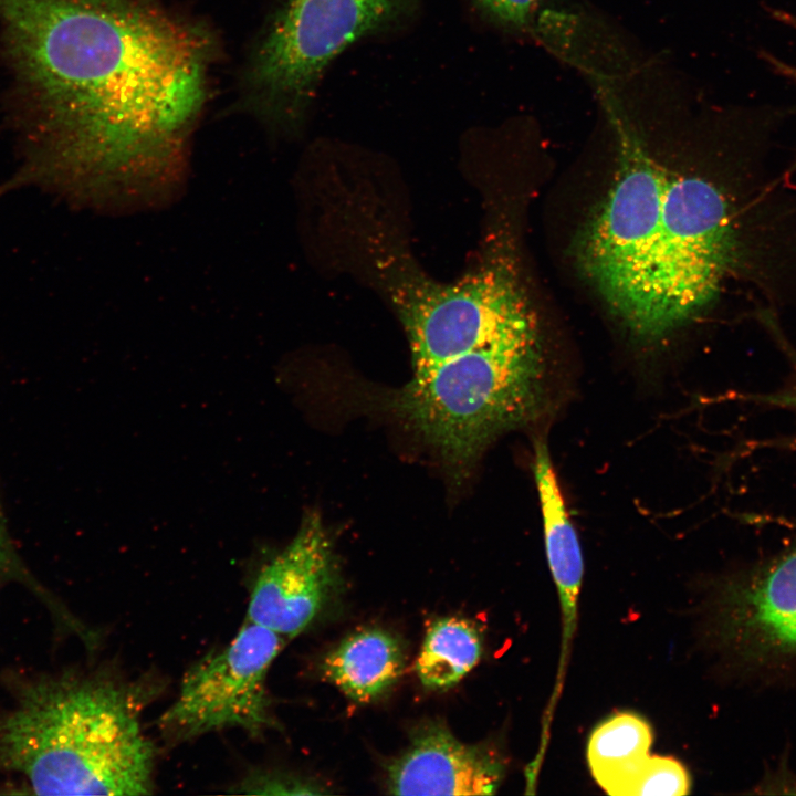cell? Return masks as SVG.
I'll return each mask as SVG.
<instances>
[{
    "label": "cell",
    "mask_w": 796,
    "mask_h": 796,
    "mask_svg": "<svg viewBox=\"0 0 796 796\" xmlns=\"http://www.w3.org/2000/svg\"><path fill=\"white\" fill-rule=\"evenodd\" d=\"M0 53L45 178L115 207L176 195L206 92L201 30L149 0H0Z\"/></svg>",
    "instance_id": "1"
},
{
    "label": "cell",
    "mask_w": 796,
    "mask_h": 796,
    "mask_svg": "<svg viewBox=\"0 0 796 796\" xmlns=\"http://www.w3.org/2000/svg\"><path fill=\"white\" fill-rule=\"evenodd\" d=\"M619 169L578 241L579 264L637 336L658 339L699 315L739 265L735 208L714 182L667 171L614 97L605 100Z\"/></svg>",
    "instance_id": "2"
},
{
    "label": "cell",
    "mask_w": 796,
    "mask_h": 796,
    "mask_svg": "<svg viewBox=\"0 0 796 796\" xmlns=\"http://www.w3.org/2000/svg\"><path fill=\"white\" fill-rule=\"evenodd\" d=\"M0 773L38 795H149L156 750L143 732L145 687L107 672H9Z\"/></svg>",
    "instance_id": "3"
},
{
    "label": "cell",
    "mask_w": 796,
    "mask_h": 796,
    "mask_svg": "<svg viewBox=\"0 0 796 796\" xmlns=\"http://www.w3.org/2000/svg\"><path fill=\"white\" fill-rule=\"evenodd\" d=\"M545 384L538 334L525 335L413 375L388 407L460 472L500 433L541 413Z\"/></svg>",
    "instance_id": "4"
},
{
    "label": "cell",
    "mask_w": 796,
    "mask_h": 796,
    "mask_svg": "<svg viewBox=\"0 0 796 796\" xmlns=\"http://www.w3.org/2000/svg\"><path fill=\"white\" fill-rule=\"evenodd\" d=\"M404 255L389 249L375 258L371 273L406 331L413 375L495 342L537 332L504 264L489 261L458 281L440 283Z\"/></svg>",
    "instance_id": "5"
},
{
    "label": "cell",
    "mask_w": 796,
    "mask_h": 796,
    "mask_svg": "<svg viewBox=\"0 0 796 796\" xmlns=\"http://www.w3.org/2000/svg\"><path fill=\"white\" fill-rule=\"evenodd\" d=\"M402 0H289L258 49L251 82L276 114L295 116L331 61L373 32Z\"/></svg>",
    "instance_id": "6"
},
{
    "label": "cell",
    "mask_w": 796,
    "mask_h": 796,
    "mask_svg": "<svg viewBox=\"0 0 796 796\" xmlns=\"http://www.w3.org/2000/svg\"><path fill=\"white\" fill-rule=\"evenodd\" d=\"M284 645L273 630L245 620L233 639L195 662L184 674L159 726L174 741L224 729L258 737L277 723L266 677Z\"/></svg>",
    "instance_id": "7"
},
{
    "label": "cell",
    "mask_w": 796,
    "mask_h": 796,
    "mask_svg": "<svg viewBox=\"0 0 796 796\" xmlns=\"http://www.w3.org/2000/svg\"><path fill=\"white\" fill-rule=\"evenodd\" d=\"M337 578L327 531L320 515L307 514L292 541L258 572L247 620L293 638L324 609Z\"/></svg>",
    "instance_id": "8"
},
{
    "label": "cell",
    "mask_w": 796,
    "mask_h": 796,
    "mask_svg": "<svg viewBox=\"0 0 796 796\" xmlns=\"http://www.w3.org/2000/svg\"><path fill=\"white\" fill-rule=\"evenodd\" d=\"M713 628L718 640L742 658L796 654V544L722 587Z\"/></svg>",
    "instance_id": "9"
},
{
    "label": "cell",
    "mask_w": 796,
    "mask_h": 796,
    "mask_svg": "<svg viewBox=\"0 0 796 796\" xmlns=\"http://www.w3.org/2000/svg\"><path fill=\"white\" fill-rule=\"evenodd\" d=\"M503 774L494 750L464 744L436 722L419 726L387 767L388 789L395 795H492Z\"/></svg>",
    "instance_id": "10"
},
{
    "label": "cell",
    "mask_w": 796,
    "mask_h": 796,
    "mask_svg": "<svg viewBox=\"0 0 796 796\" xmlns=\"http://www.w3.org/2000/svg\"><path fill=\"white\" fill-rule=\"evenodd\" d=\"M533 472L538 491L548 566L557 586L563 620V658L574 633L583 578V556L545 439L534 440Z\"/></svg>",
    "instance_id": "11"
},
{
    "label": "cell",
    "mask_w": 796,
    "mask_h": 796,
    "mask_svg": "<svg viewBox=\"0 0 796 796\" xmlns=\"http://www.w3.org/2000/svg\"><path fill=\"white\" fill-rule=\"evenodd\" d=\"M405 664L398 639L383 629L352 633L322 663L324 677L355 702H370L399 678Z\"/></svg>",
    "instance_id": "12"
},
{
    "label": "cell",
    "mask_w": 796,
    "mask_h": 796,
    "mask_svg": "<svg viewBox=\"0 0 796 796\" xmlns=\"http://www.w3.org/2000/svg\"><path fill=\"white\" fill-rule=\"evenodd\" d=\"M651 743V727L642 718L625 712L607 719L588 741L587 758L594 778L609 795L630 796Z\"/></svg>",
    "instance_id": "13"
},
{
    "label": "cell",
    "mask_w": 796,
    "mask_h": 796,
    "mask_svg": "<svg viewBox=\"0 0 796 796\" xmlns=\"http://www.w3.org/2000/svg\"><path fill=\"white\" fill-rule=\"evenodd\" d=\"M482 641L475 626L458 617H443L428 628L416 673L429 689H447L459 682L479 662Z\"/></svg>",
    "instance_id": "14"
},
{
    "label": "cell",
    "mask_w": 796,
    "mask_h": 796,
    "mask_svg": "<svg viewBox=\"0 0 796 796\" xmlns=\"http://www.w3.org/2000/svg\"><path fill=\"white\" fill-rule=\"evenodd\" d=\"M0 582L21 585L28 589L53 616L56 624L73 632L82 629V624L72 616L66 607L30 570L18 552L10 535L4 512L0 502Z\"/></svg>",
    "instance_id": "15"
},
{
    "label": "cell",
    "mask_w": 796,
    "mask_h": 796,
    "mask_svg": "<svg viewBox=\"0 0 796 796\" xmlns=\"http://www.w3.org/2000/svg\"><path fill=\"white\" fill-rule=\"evenodd\" d=\"M690 790L684 766L669 756H648L633 783L630 796H680Z\"/></svg>",
    "instance_id": "16"
},
{
    "label": "cell",
    "mask_w": 796,
    "mask_h": 796,
    "mask_svg": "<svg viewBox=\"0 0 796 796\" xmlns=\"http://www.w3.org/2000/svg\"><path fill=\"white\" fill-rule=\"evenodd\" d=\"M308 785L296 778L272 771L254 769L249 773L237 786V793L242 794H312Z\"/></svg>",
    "instance_id": "17"
},
{
    "label": "cell",
    "mask_w": 796,
    "mask_h": 796,
    "mask_svg": "<svg viewBox=\"0 0 796 796\" xmlns=\"http://www.w3.org/2000/svg\"><path fill=\"white\" fill-rule=\"evenodd\" d=\"M498 20L514 24H524L531 10L538 0H475Z\"/></svg>",
    "instance_id": "18"
},
{
    "label": "cell",
    "mask_w": 796,
    "mask_h": 796,
    "mask_svg": "<svg viewBox=\"0 0 796 796\" xmlns=\"http://www.w3.org/2000/svg\"><path fill=\"white\" fill-rule=\"evenodd\" d=\"M772 14L774 18L778 19L782 22H785L786 24L796 27V15L792 13H787L785 11L781 10H774L772 11ZM761 57L764 62H766L773 72H775L777 75L793 82L796 85V65L786 63L782 61L781 59L774 56L772 53L768 52H761Z\"/></svg>",
    "instance_id": "19"
}]
</instances>
